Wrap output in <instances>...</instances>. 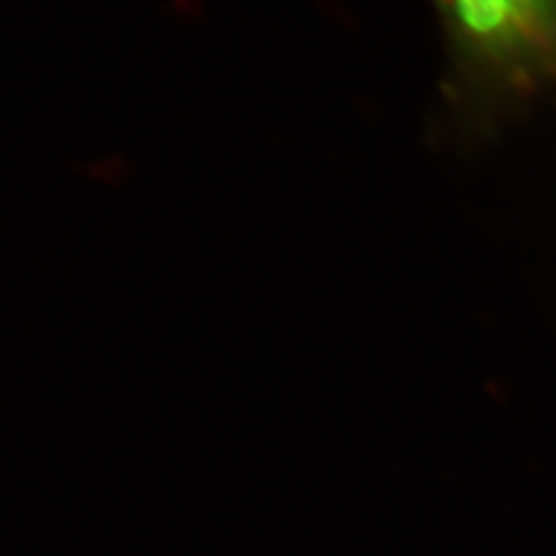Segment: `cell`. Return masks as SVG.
<instances>
[{
    "label": "cell",
    "instance_id": "cell-1",
    "mask_svg": "<svg viewBox=\"0 0 556 556\" xmlns=\"http://www.w3.org/2000/svg\"><path fill=\"white\" fill-rule=\"evenodd\" d=\"M462 24L482 38H503L531 24L547 0H450Z\"/></svg>",
    "mask_w": 556,
    "mask_h": 556
}]
</instances>
